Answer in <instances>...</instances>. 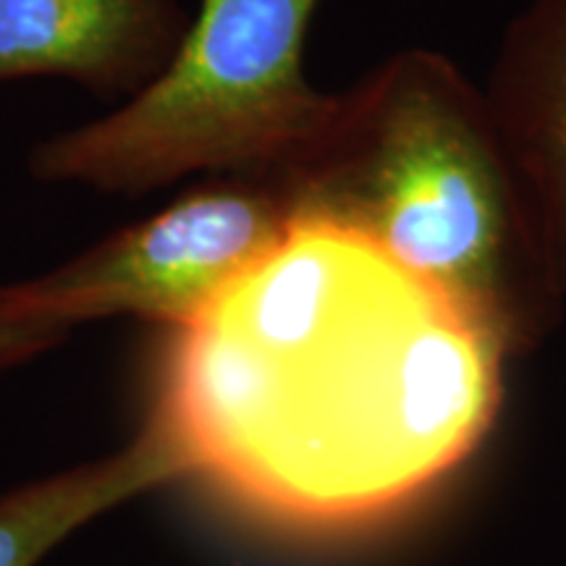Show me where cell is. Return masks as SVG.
<instances>
[{
    "label": "cell",
    "mask_w": 566,
    "mask_h": 566,
    "mask_svg": "<svg viewBox=\"0 0 566 566\" xmlns=\"http://www.w3.org/2000/svg\"><path fill=\"white\" fill-rule=\"evenodd\" d=\"M321 0H200L155 80L116 111L32 147L42 184L142 195L197 174L275 176L313 158L342 92L302 69Z\"/></svg>",
    "instance_id": "obj_3"
},
{
    "label": "cell",
    "mask_w": 566,
    "mask_h": 566,
    "mask_svg": "<svg viewBox=\"0 0 566 566\" xmlns=\"http://www.w3.org/2000/svg\"><path fill=\"white\" fill-rule=\"evenodd\" d=\"M537 250L566 296V0H533L483 90Z\"/></svg>",
    "instance_id": "obj_5"
},
{
    "label": "cell",
    "mask_w": 566,
    "mask_h": 566,
    "mask_svg": "<svg viewBox=\"0 0 566 566\" xmlns=\"http://www.w3.org/2000/svg\"><path fill=\"white\" fill-rule=\"evenodd\" d=\"M294 216L271 176L200 184L53 271L0 286V317L66 334L122 315L179 331L271 252Z\"/></svg>",
    "instance_id": "obj_4"
},
{
    "label": "cell",
    "mask_w": 566,
    "mask_h": 566,
    "mask_svg": "<svg viewBox=\"0 0 566 566\" xmlns=\"http://www.w3.org/2000/svg\"><path fill=\"white\" fill-rule=\"evenodd\" d=\"M184 480V464L166 433L147 420L124 451L0 499V566H34L61 541L153 488Z\"/></svg>",
    "instance_id": "obj_7"
},
{
    "label": "cell",
    "mask_w": 566,
    "mask_h": 566,
    "mask_svg": "<svg viewBox=\"0 0 566 566\" xmlns=\"http://www.w3.org/2000/svg\"><path fill=\"white\" fill-rule=\"evenodd\" d=\"M296 216L370 237L470 304L520 352L554 321L558 294L483 92L441 53L405 51L357 87L321 150L271 176Z\"/></svg>",
    "instance_id": "obj_2"
},
{
    "label": "cell",
    "mask_w": 566,
    "mask_h": 566,
    "mask_svg": "<svg viewBox=\"0 0 566 566\" xmlns=\"http://www.w3.org/2000/svg\"><path fill=\"white\" fill-rule=\"evenodd\" d=\"M168 334L147 420L184 480L302 527L384 514L464 462L512 354L470 304L321 216H294Z\"/></svg>",
    "instance_id": "obj_1"
},
{
    "label": "cell",
    "mask_w": 566,
    "mask_h": 566,
    "mask_svg": "<svg viewBox=\"0 0 566 566\" xmlns=\"http://www.w3.org/2000/svg\"><path fill=\"white\" fill-rule=\"evenodd\" d=\"M187 27L181 0H0V84L53 76L126 101Z\"/></svg>",
    "instance_id": "obj_6"
},
{
    "label": "cell",
    "mask_w": 566,
    "mask_h": 566,
    "mask_svg": "<svg viewBox=\"0 0 566 566\" xmlns=\"http://www.w3.org/2000/svg\"><path fill=\"white\" fill-rule=\"evenodd\" d=\"M66 338V331L40 323H17L0 317V373L30 363Z\"/></svg>",
    "instance_id": "obj_8"
}]
</instances>
